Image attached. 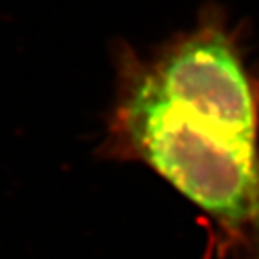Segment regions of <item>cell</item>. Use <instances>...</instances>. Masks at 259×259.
<instances>
[{"instance_id": "cell-1", "label": "cell", "mask_w": 259, "mask_h": 259, "mask_svg": "<svg viewBox=\"0 0 259 259\" xmlns=\"http://www.w3.org/2000/svg\"><path fill=\"white\" fill-rule=\"evenodd\" d=\"M101 157L141 162L198 207L216 259H259V74L220 6L150 53L117 45Z\"/></svg>"}]
</instances>
